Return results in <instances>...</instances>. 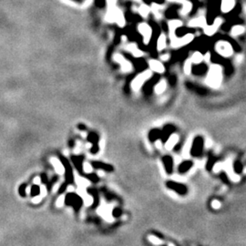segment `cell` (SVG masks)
Returning a JSON list of instances; mask_svg holds the SVG:
<instances>
[{
	"label": "cell",
	"instance_id": "6da1fadb",
	"mask_svg": "<svg viewBox=\"0 0 246 246\" xmlns=\"http://www.w3.org/2000/svg\"><path fill=\"white\" fill-rule=\"evenodd\" d=\"M221 80H222L221 68L218 66L212 67L209 72V75H208V84L212 87H217L221 83Z\"/></svg>",
	"mask_w": 246,
	"mask_h": 246
},
{
	"label": "cell",
	"instance_id": "7a4b0ae2",
	"mask_svg": "<svg viewBox=\"0 0 246 246\" xmlns=\"http://www.w3.org/2000/svg\"><path fill=\"white\" fill-rule=\"evenodd\" d=\"M65 203H66V205L72 206L76 211H78L79 208L81 207L82 203H83V201H82V199L79 196L78 194L70 192V193H68L66 195Z\"/></svg>",
	"mask_w": 246,
	"mask_h": 246
},
{
	"label": "cell",
	"instance_id": "3957f363",
	"mask_svg": "<svg viewBox=\"0 0 246 246\" xmlns=\"http://www.w3.org/2000/svg\"><path fill=\"white\" fill-rule=\"evenodd\" d=\"M150 76H151L150 71H145V72L140 74L133 81H132V84H131L132 89H133L135 91L139 90L141 88V86L143 85L144 82L150 78Z\"/></svg>",
	"mask_w": 246,
	"mask_h": 246
},
{
	"label": "cell",
	"instance_id": "277c9868",
	"mask_svg": "<svg viewBox=\"0 0 246 246\" xmlns=\"http://www.w3.org/2000/svg\"><path fill=\"white\" fill-rule=\"evenodd\" d=\"M203 139L201 137H197L194 139L191 149V154L193 157H200L201 155L203 150Z\"/></svg>",
	"mask_w": 246,
	"mask_h": 246
},
{
	"label": "cell",
	"instance_id": "5b68a950",
	"mask_svg": "<svg viewBox=\"0 0 246 246\" xmlns=\"http://www.w3.org/2000/svg\"><path fill=\"white\" fill-rule=\"evenodd\" d=\"M59 159L62 161L63 166H64L65 171H66V181H67V183H73L74 177H73V172H72V169H71L70 164H69L68 161L66 159L65 157L60 156Z\"/></svg>",
	"mask_w": 246,
	"mask_h": 246
},
{
	"label": "cell",
	"instance_id": "8992f818",
	"mask_svg": "<svg viewBox=\"0 0 246 246\" xmlns=\"http://www.w3.org/2000/svg\"><path fill=\"white\" fill-rule=\"evenodd\" d=\"M217 52L223 57H229L232 54V48L227 42H219L216 45Z\"/></svg>",
	"mask_w": 246,
	"mask_h": 246
},
{
	"label": "cell",
	"instance_id": "52a82bcc",
	"mask_svg": "<svg viewBox=\"0 0 246 246\" xmlns=\"http://www.w3.org/2000/svg\"><path fill=\"white\" fill-rule=\"evenodd\" d=\"M167 187L172 189L174 192H178L181 195H185L187 193V188L185 185L178 183V182H174V181H168L167 182Z\"/></svg>",
	"mask_w": 246,
	"mask_h": 246
},
{
	"label": "cell",
	"instance_id": "ba28073f",
	"mask_svg": "<svg viewBox=\"0 0 246 246\" xmlns=\"http://www.w3.org/2000/svg\"><path fill=\"white\" fill-rule=\"evenodd\" d=\"M139 31L142 34L143 37H144V42L145 43H149L150 37H151V29L148 26L147 24H140L139 25Z\"/></svg>",
	"mask_w": 246,
	"mask_h": 246
},
{
	"label": "cell",
	"instance_id": "9c48e42d",
	"mask_svg": "<svg viewBox=\"0 0 246 246\" xmlns=\"http://www.w3.org/2000/svg\"><path fill=\"white\" fill-rule=\"evenodd\" d=\"M114 59H115L118 63H119V64H121V69H122L123 71H125V72L130 71V69H131V65H130V62H128L127 60H126L121 55H119V54H116V55H115V57H114Z\"/></svg>",
	"mask_w": 246,
	"mask_h": 246
},
{
	"label": "cell",
	"instance_id": "30bf717a",
	"mask_svg": "<svg viewBox=\"0 0 246 246\" xmlns=\"http://www.w3.org/2000/svg\"><path fill=\"white\" fill-rule=\"evenodd\" d=\"M162 161L164 163V167H165V170L167 173L171 174L172 173V170H173V161L171 156H164L162 158Z\"/></svg>",
	"mask_w": 246,
	"mask_h": 246
},
{
	"label": "cell",
	"instance_id": "8fae6325",
	"mask_svg": "<svg viewBox=\"0 0 246 246\" xmlns=\"http://www.w3.org/2000/svg\"><path fill=\"white\" fill-rule=\"evenodd\" d=\"M91 165L93 166V168L95 169H100V170H104V171L110 172L113 171V167L111 165H109V164H106L100 161H92Z\"/></svg>",
	"mask_w": 246,
	"mask_h": 246
},
{
	"label": "cell",
	"instance_id": "7c38bea8",
	"mask_svg": "<svg viewBox=\"0 0 246 246\" xmlns=\"http://www.w3.org/2000/svg\"><path fill=\"white\" fill-rule=\"evenodd\" d=\"M150 67L153 71L158 73L164 72V67L160 61L158 60H150Z\"/></svg>",
	"mask_w": 246,
	"mask_h": 246
},
{
	"label": "cell",
	"instance_id": "4fadbf2b",
	"mask_svg": "<svg viewBox=\"0 0 246 246\" xmlns=\"http://www.w3.org/2000/svg\"><path fill=\"white\" fill-rule=\"evenodd\" d=\"M72 161L74 163L75 167L77 168L78 171L81 173L83 172V157L82 156H73L72 158Z\"/></svg>",
	"mask_w": 246,
	"mask_h": 246
},
{
	"label": "cell",
	"instance_id": "5bb4252c",
	"mask_svg": "<svg viewBox=\"0 0 246 246\" xmlns=\"http://www.w3.org/2000/svg\"><path fill=\"white\" fill-rule=\"evenodd\" d=\"M174 131V127L173 126H167V127L164 128L163 131L161 132V140L163 142H166L168 141L169 137L172 135V133Z\"/></svg>",
	"mask_w": 246,
	"mask_h": 246
},
{
	"label": "cell",
	"instance_id": "9a60e30c",
	"mask_svg": "<svg viewBox=\"0 0 246 246\" xmlns=\"http://www.w3.org/2000/svg\"><path fill=\"white\" fill-rule=\"evenodd\" d=\"M192 165H193V162L191 161H186L181 162L179 166V172L181 173H185L192 167Z\"/></svg>",
	"mask_w": 246,
	"mask_h": 246
},
{
	"label": "cell",
	"instance_id": "2e32d148",
	"mask_svg": "<svg viewBox=\"0 0 246 246\" xmlns=\"http://www.w3.org/2000/svg\"><path fill=\"white\" fill-rule=\"evenodd\" d=\"M233 7H234V0H223L222 10L223 12L230 11Z\"/></svg>",
	"mask_w": 246,
	"mask_h": 246
},
{
	"label": "cell",
	"instance_id": "e0dca14e",
	"mask_svg": "<svg viewBox=\"0 0 246 246\" xmlns=\"http://www.w3.org/2000/svg\"><path fill=\"white\" fill-rule=\"evenodd\" d=\"M206 24V20L203 17H200V18H196V19H193L192 21L190 22V26L191 27H203Z\"/></svg>",
	"mask_w": 246,
	"mask_h": 246
},
{
	"label": "cell",
	"instance_id": "ac0fdd59",
	"mask_svg": "<svg viewBox=\"0 0 246 246\" xmlns=\"http://www.w3.org/2000/svg\"><path fill=\"white\" fill-rule=\"evenodd\" d=\"M166 47V37L164 35H161L159 39H158V42H157V48L159 50H162L164 49Z\"/></svg>",
	"mask_w": 246,
	"mask_h": 246
},
{
	"label": "cell",
	"instance_id": "d6986e66",
	"mask_svg": "<svg viewBox=\"0 0 246 246\" xmlns=\"http://www.w3.org/2000/svg\"><path fill=\"white\" fill-rule=\"evenodd\" d=\"M161 132L160 130H151V131L150 132L149 138H150V141H155L156 140H158V139L161 137Z\"/></svg>",
	"mask_w": 246,
	"mask_h": 246
},
{
	"label": "cell",
	"instance_id": "ffe728a7",
	"mask_svg": "<svg viewBox=\"0 0 246 246\" xmlns=\"http://www.w3.org/2000/svg\"><path fill=\"white\" fill-rule=\"evenodd\" d=\"M127 49L129 50V51H130L135 57H140V56L142 55V52L141 51V50H139L135 45H129L127 47Z\"/></svg>",
	"mask_w": 246,
	"mask_h": 246
},
{
	"label": "cell",
	"instance_id": "44dd1931",
	"mask_svg": "<svg viewBox=\"0 0 246 246\" xmlns=\"http://www.w3.org/2000/svg\"><path fill=\"white\" fill-rule=\"evenodd\" d=\"M220 23H221V21H220V20H216V22L214 23L212 27H209V28H205V32H206L207 34H209V35L212 34L213 32H215V30H216V29H217V28L219 27Z\"/></svg>",
	"mask_w": 246,
	"mask_h": 246
},
{
	"label": "cell",
	"instance_id": "7402d4cb",
	"mask_svg": "<svg viewBox=\"0 0 246 246\" xmlns=\"http://www.w3.org/2000/svg\"><path fill=\"white\" fill-rule=\"evenodd\" d=\"M166 89V83L165 81H161L160 83H158L155 87V91L156 93H162Z\"/></svg>",
	"mask_w": 246,
	"mask_h": 246
},
{
	"label": "cell",
	"instance_id": "603a6c76",
	"mask_svg": "<svg viewBox=\"0 0 246 246\" xmlns=\"http://www.w3.org/2000/svg\"><path fill=\"white\" fill-rule=\"evenodd\" d=\"M203 60V56L199 52L195 53L192 57V62H193V63H201Z\"/></svg>",
	"mask_w": 246,
	"mask_h": 246
},
{
	"label": "cell",
	"instance_id": "cb8c5ba5",
	"mask_svg": "<svg viewBox=\"0 0 246 246\" xmlns=\"http://www.w3.org/2000/svg\"><path fill=\"white\" fill-rule=\"evenodd\" d=\"M39 193H40V188H39V186L37 185V184L33 185L32 188H31V191H30V195H31V196H33V197L37 196V195H39Z\"/></svg>",
	"mask_w": 246,
	"mask_h": 246
},
{
	"label": "cell",
	"instance_id": "d4e9b609",
	"mask_svg": "<svg viewBox=\"0 0 246 246\" xmlns=\"http://www.w3.org/2000/svg\"><path fill=\"white\" fill-rule=\"evenodd\" d=\"M216 160H217L216 158H213L212 156H211L209 158V160H208V162H207V165H206V168H207L208 171H212V169L214 166V163H215Z\"/></svg>",
	"mask_w": 246,
	"mask_h": 246
},
{
	"label": "cell",
	"instance_id": "484cf974",
	"mask_svg": "<svg viewBox=\"0 0 246 246\" xmlns=\"http://www.w3.org/2000/svg\"><path fill=\"white\" fill-rule=\"evenodd\" d=\"M88 192H89V193H90L92 196H93V198H94V206H96V205L99 203L98 194H97L96 190H94V189H89V190H88Z\"/></svg>",
	"mask_w": 246,
	"mask_h": 246
},
{
	"label": "cell",
	"instance_id": "4316f807",
	"mask_svg": "<svg viewBox=\"0 0 246 246\" xmlns=\"http://www.w3.org/2000/svg\"><path fill=\"white\" fill-rule=\"evenodd\" d=\"M181 26V22L180 21H177V20H174V21H172L171 23L169 24V28L171 30H175L177 28H180Z\"/></svg>",
	"mask_w": 246,
	"mask_h": 246
},
{
	"label": "cell",
	"instance_id": "83f0119b",
	"mask_svg": "<svg viewBox=\"0 0 246 246\" xmlns=\"http://www.w3.org/2000/svg\"><path fill=\"white\" fill-rule=\"evenodd\" d=\"M150 9H149V8L147 7V6H145V5H143V6H141V7L140 8V14L142 16V17H147L148 16V14H149V11Z\"/></svg>",
	"mask_w": 246,
	"mask_h": 246
},
{
	"label": "cell",
	"instance_id": "f1b7e54d",
	"mask_svg": "<svg viewBox=\"0 0 246 246\" xmlns=\"http://www.w3.org/2000/svg\"><path fill=\"white\" fill-rule=\"evenodd\" d=\"M192 70V60H187L184 64V72L186 74H190Z\"/></svg>",
	"mask_w": 246,
	"mask_h": 246
},
{
	"label": "cell",
	"instance_id": "f546056e",
	"mask_svg": "<svg viewBox=\"0 0 246 246\" xmlns=\"http://www.w3.org/2000/svg\"><path fill=\"white\" fill-rule=\"evenodd\" d=\"M232 35H234V36L239 35V34H241V33L243 32V28L241 27V26H236V27H234L232 28Z\"/></svg>",
	"mask_w": 246,
	"mask_h": 246
},
{
	"label": "cell",
	"instance_id": "4dcf8cb0",
	"mask_svg": "<svg viewBox=\"0 0 246 246\" xmlns=\"http://www.w3.org/2000/svg\"><path fill=\"white\" fill-rule=\"evenodd\" d=\"M89 141H90V142H92L93 145L97 144V143H98V136H97L95 133H90V134L89 135Z\"/></svg>",
	"mask_w": 246,
	"mask_h": 246
},
{
	"label": "cell",
	"instance_id": "1f68e13d",
	"mask_svg": "<svg viewBox=\"0 0 246 246\" xmlns=\"http://www.w3.org/2000/svg\"><path fill=\"white\" fill-rule=\"evenodd\" d=\"M234 171H235L237 173H240V172L243 171V165H242L241 162H240L239 161H237L234 162Z\"/></svg>",
	"mask_w": 246,
	"mask_h": 246
},
{
	"label": "cell",
	"instance_id": "d6a6232c",
	"mask_svg": "<svg viewBox=\"0 0 246 246\" xmlns=\"http://www.w3.org/2000/svg\"><path fill=\"white\" fill-rule=\"evenodd\" d=\"M192 9V4L190 3H185L184 6H183V8H182L181 10V14H186L188 13L189 11H190Z\"/></svg>",
	"mask_w": 246,
	"mask_h": 246
},
{
	"label": "cell",
	"instance_id": "836d02e7",
	"mask_svg": "<svg viewBox=\"0 0 246 246\" xmlns=\"http://www.w3.org/2000/svg\"><path fill=\"white\" fill-rule=\"evenodd\" d=\"M88 178H89V180H90L92 182H98L99 181V177L95 173H90V175H88Z\"/></svg>",
	"mask_w": 246,
	"mask_h": 246
},
{
	"label": "cell",
	"instance_id": "e575fe53",
	"mask_svg": "<svg viewBox=\"0 0 246 246\" xmlns=\"http://www.w3.org/2000/svg\"><path fill=\"white\" fill-rule=\"evenodd\" d=\"M113 215H114L115 217H119L121 215V210L119 209V208H116V209L113 210Z\"/></svg>",
	"mask_w": 246,
	"mask_h": 246
},
{
	"label": "cell",
	"instance_id": "d590c367",
	"mask_svg": "<svg viewBox=\"0 0 246 246\" xmlns=\"http://www.w3.org/2000/svg\"><path fill=\"white\" fill-rule=\"evenodd\" d=\"M26 188L27 186L26 185H22L19 189V192H20V194L22 195V196H25L26 195Z\"/></svg>",
	"mask_w": 246,
	"mask_h": 246
},
{
	"label": "cell",
	"instance_id": "8d00e7d4",
	"mask_svg": "<svg viewBox=\"0 0 246 246\" xmlns=\"http://www.w3.org/2000/svg\"><path fill=\"white\" fill-rule=\"evenodd\" d=\"M67 184H68V183H64V184H62V186H60V189H59V194L63 193V192H64L66 191V189H67Z\"/></svg>",
	"mask_w": 246,
	"mask_h": 246
},
{
	"label": "cell",
	"instance_id": "74e56055",
	"mask_svg": "<svg viewBox=\"0 0 246 246\" xmlns=\"http://www.w3.org/2000/svg\"><path fill=\"white\" fill-rule=\"evenodd\" d=\"M91 153H97L98 151H99V147H98V145L97 144H95V145H93V147L91 148Z\"/></svg>",
	"mask_w": 246,
	"mask_h": 246
},
{
	"label": "cell",
	"instance_id": "f35d334b",
	"mask_svg": "<svg viewBox=\"0 0 246 246\" xmlns=\"http://www.w3.org/2000/svg\"><path fill=\"white\" fill-rule=\"evenodd\" d=\"M42 182H43V183H47V182H48L47 176H46L45 174H43V175H42Z\"/></svg>",
	"mask_w": 246,
	"mask_h": 246
},
{
	"label": "cell",
	"instance_id": "ab89813d",
	"mask_svg": "<svg viewBox=\"0 0 246 246\" xmlns=\"http://www.w3.org/2000/svg\"><path fill=\"white\" fill-rule=\"evenodd\" d=\"M161 59H163V60H167V59H169V55L166 54V56H161Z\"/></svg>",
	"mask_w": 246,
	"mask_h": 246
}]
</instances>
